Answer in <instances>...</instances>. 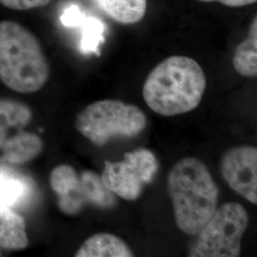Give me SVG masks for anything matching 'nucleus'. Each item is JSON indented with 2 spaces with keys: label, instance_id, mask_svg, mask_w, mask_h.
Wrapping results in <instances>:
<instances>
[{
  "label": "nucleus",
  "instance_id": "1",
  "mask_svg": "<svg viewBox=\"0 0 257 257\" xmlns=\"http://www.w3.org/2000/svg\"><path fill=\"white\" fill-rule=\"evenodd\" d=\"M206 87L200 65L191 57L173 55L153 69L142 92L151 110L162 116H175L196 109Z\"/></svg>",
  "mask_w": 257,
  "mask_h": 257
},
{
  "label": "nucleus",
  "instance_id": "2",
  "mask_svg": "<svg viewBox=\"0 0 257 257\" xmlns=\"http://www.w3.org/2000/svg\"><path fill=\"white\" fill-rule=\"evenodd\" d=\"M167 187L176 226L189 235H197L218 204V187L208 167L195 157H185L172 168Z\"/></svg>",
  "mask_w": 257,
  "mask_h": 257
},
{
  "label": "nucleus",
  "instance_id": "3",
  "mask_svg": "<svg viewBox=\"0 0 257 257\" xmlns=\"http://www.w3.org/2000/svg\"><path fill=\"white\" fill-rule=\"evenodd\" d=\"M50 77V65L40 41L16 21L0 22V80L11 90L33 93Z\"/></svg>",
  "mask_w": 257,
  "mask_h": 257
},
{
  "label": "nucleus",
  "instance_id": "4",
  "mask_svg": "<svg viewBox=\"0 0 257 257\" xmlns=\"http://www.w3.org/2000/svg\"><path fill=\"white\" fill-rule=\"evenodd\" d=\"M147 127V117L138 106L104 99L87 106L76 116L75 128L93 145L103 147L113 138L138 137Z\"/></svg>",
  "mask_w": 257,
  "mask_h": 257
},
{
  "label": "nucleus",
  "instance_id": "5",
  "mask_svg": "<svg viewBox=\"0 0 257 257\" xmlns=\"http://www.w3.org/2000/svg\"><path fill=\"white\" fill-rule=\"evenodd\" d=\"M50 185L57 194V206L67 215H76L86 206L109 210L116 205L115 194L103 184L101 177L93 171L80 175L72 166H57L50 175Z\"/></svg>",
  "mask_w": 257,
  "mask_h": 257
},
{
  "label": "nucleus",
  "instance_id": "6",
  "mask_svg": "<svg viewBox=\"0 0 257 257\" xmlns=\"http://www.w3.org/2000/svg\"><path fill=\"white\" fill-rule=\"evenodd\" d=\"M248 225V212L235 202L223 204L197 233L191 257H237Z\"/></svg>",
  "mask_w": 257,
  "mask_h": 257
},
{
  "label": "nucleus",
  "instance_id": "7",
  "mask_svg": "<svg viewBox=\"0 0 257 257\" xmlns=\"http://www.w3.org/2000/svg\"><path fill=\"white\" fill-rule=\"evenodd\" d=\"M157 171L158 161L155 154L140 148L126 153L122 161H106L100 177L113 194L135 201L140 197L144 187L154 180Z\"/></svg>",
  "mask_w": 257,
  "mask_h": 257
},
{
  "label": "nucleus",
  "instance_id": "8",
  "mask_svg": "<svg viewBox=\"0 0 257 257\" xmlns=\"http://www.w3.org/2000/svg\"><path fill=\"white\" fill-rule=\"evenodd\" d=\"M220 170L230 189L256 205V148L244 145L230 149L221 159Z\"/></svg>",
  "mask_w": 257,
  "mask_h": 257
},
{
  "label": "nucleus",
  "instance_id": "9",
  "mask_svg": "<svg viewBox=\"0 0 257 257\" xmlns=\"http://www.w3.org/2000/svg\"><path fill=\"white\" fill-rule=\"evenodd\" d=\"M44 149L42 139L36 134L19 132L6 138L1 148L4 159L11 164L22 165L35 160Z\"/></svg>",
  "mask_w": 257,
  "mask_h": 257
},
{
  "label": "nucleus",
  "instance_id": "10",
  "mask_svg": "<svg viewBox=\"0 0 257 257\" xmlns=\"http://www.w3.org/2000/svg\"><path fill=\"white\" fill-rule=\"evenodd\" d=\"M75 257H133L134 251L118 236L100 232L85 240L74 254Z\"/></svg>",
  "mask_w": 257,
  "mask_h": 257
},
{
  "label": "nucleus",
  "instance_id": "11",
  "mask_svg": "<svg viewBox=\"0 0 257 257\" xmlns=\"http://www.w3.org/2000/svg\"><path fill=\"white\" fill-rule=\"evenodd\" d=\"M29 245L24 218L6 205L0 203V248L21 250Z\"/></svg>",
  "mask_w": 257,
  "mask_h": 257
},
{
  "label": "nucleus",
  "instance_id": "12",
  "mask_svg": "<svg viewBox=\"0 0 257 257\" xmlns=\"http://www.w3.org/2000/svg\"><path fill=\"white\" fill-rule=\"evenodd\" d=\"M110 19L120 24H136L147 12V0H91Z\"/></svg>",
  "mask_w": 257,
  "mask_h": 257
},
{
  "label": "nucleus",
  "instance_id": "13",
  "mask_svg": "<svg viewBox=\"0 0 257 257\" xmlns=\"http://www.w3.org/2000/svg\"><path fill=\"white\" fill-rule=\"evenodd\" d=\"M31 181L12 169L0 167V203L10 208L22 204L30 195Z\"/></svg>",
  "mask_w": 257,
  "mask_h": 257
},
{
  "label": "nucleus",
  "instance_id": "14",
  "mask_svg": "<svg viewBox=\"0 0 257 257\" xmlns=\"http://www.w3.org/2000/svg\"><path fill=\"white\" fill-rule=\"evenodd\" d=\"M232 64L239 74L248 77L257 75V20L252 21L248 37L243 40L234 52Z\"/></svg>",
  "mask_w": 257,
  "mask_h": 257
},
{
  "label": "nucleus",
  "instance_id": "15",
  "mask_svg": "<svg viewBox=\"0 0 257 257\" xmlns=\"http://www.w3.org/2000/svg\"><path fill=\"white\" fill-rule=\"evenodd\" d=\"M33 118L31 108L23 102L12 98H0V127L22 128Z\"/></svg>",
  "mask_w": 257,
  "mask_h": 257
},
{
  "label": "nucleus",
  "instance_id": "16",
  "mask_svg": "<svg viewBox=\"0 0 257 257\" xmlns=\"http://www.w3.org/2000/svg\"><path fill=\"white\" fill-rule=\"evenodd\" d=\"M83 25V37L81 47L85 53L96 52L101 42L104 32L101 22L96 19H84L80 22ZM79 24V25H80Z\"/></svg>",
  "mask_w": 257,
  "mask_h": 257
},
{
  "label": "nucleus",
  "instance_id": "17",
  "mask_svg": "<svg viewBox=\"0 0 257 257\" xmlns=\"http://www.w3.org/2000/svg\"><path fill=\"white\" fill-rule=\"evenodd\" d=\"M52 0H0V4L15 11H29L47 6Z\"/></svg>",
  "mask_w": 257,
  "mask_h": 257
},
{
  "label": "nucleus",
  "instance_id": "18",
  "mask_svg": "<svg viewBox=\"0 0 257 257\" xmlns=\"http://www.w3.org/2000/svg\"><path fill=\"white\" fill-rule=\"evenodd\" d=\"M84 19V15L77 6H71L66 9L61 17V20L66 26H77Z\"/></svg>",
  "mask_w": 257,
  "mask_h": 257
},
{
  "label": "nucleus",
  "instance_id": "19",
  "mask_svg": "<svg viewBox=\"0 0 257 257\" xmlns=\"http://www.w3.org/2000/svg\"><path fill=\"white\" fill-rule=\"evenodd\" d=\"M202 2H219L228 7H243L255 3L257 0H199Z\"/></svg>",
  "mask_w": 257,
  "mask_h": 257
},
{
  "label": "nucleus",
  "instance_id": "20",
  "mask_svg": "<svg viewBox=\"0 0 257 257\" xmlns=\"http://www.w3.org/2000/svg\"><path fill=\"white\" fill-rule=\"evenodd\" d=\"M7 135H8V134H7V130L0 127V150H1V148L3 146V144H4L5 140H6V138H8Z\"/></svg>",
  "mask_w": 257,
  "mask_h": 257
},
{
  "label": "nucleus",
  "instance_id": "21",
  "mask_svg": "<svg viewBox=\"0 0 257 257\" xmlns=\"http://www.w3.org/2000/svg\"><path fill=\"white\" fill-rule=\"evenodd\" d=\"M0 256H1V251H0Z\"/></svg>",
  "mask_w": 257,
  "mask_h": 257
}]
</instances>
